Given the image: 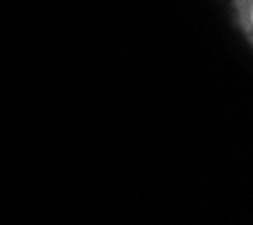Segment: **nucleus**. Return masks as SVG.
<instances>
[{
  "label": "nucleus",
  "instance_id": "f257e3e1",
  "mask_svg": "<svg viewBox=\"0 0 253 225\" xmlns=\"http://www.w3.org/2000/svg\"><path fill=\"white\" fill-rule=\"evenodd\" d=\"M247 21H249V27H251V32H253V0L249 2V14H247Z\"/></svg>",
  "mask_w": 253,
  "mask_h": 225
}]
</instances>
